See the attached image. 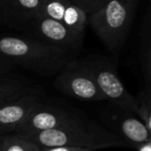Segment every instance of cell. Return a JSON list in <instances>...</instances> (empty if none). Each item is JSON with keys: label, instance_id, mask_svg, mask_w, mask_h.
I'll return each instance as SVG.
<instances>
[{"label": "cell", "instance_id": "6da1fadb", "mask_svg": "<svg viewBox=\"0 0 151 151\" xmlns=\"http://www.w3.org/2000/svg\"><path fill=\"white\" fill-rule=\"evenodd\" d=\"M0 55L16 66L50 77L77 58L67 51L30 36L0 35Z\"/></svg>", "mask_w": 151, "mask_h": 151}, {"label": "cell", "instance_id": "7a4b0ae2", "mask_svg": "<svg viewBox=\"0 0 151 151\" xmlns=\"http://www.w3.org/2000/svg\"><path fill=\"white\" fill-rule=\"evenodd\" d=\"M35 143L40 148L59 146L83 147L99 150L112 147H128L126 143L92 120L78 125L19 134Z\"/></svg>", "mask_w": 151, "mask_h": 151}, {"label": "cell", "instance_id": "3957f363", "mask_svg": "<svg viewBox=\"0 0 151 151\" xmlns=\"http://www.w3.org/2000/svg\"><path fill=\"white\" fill-rule=\"evenodd\" d=\"M139 0H108L87 17L97 37L114 54H118L129 34L136 17Z\"/></svg>", "mask_w": 151, "mask_h": 151}, {"label": "cell", "instance_id": "277c9868", "mask_svg": "<svg viewBox=\"0 0 151 151\" xmlns=\"http://www.w3.org/2000/svg\"><path fill=\"white\" fill-rule=\"evenodd\" d=\"M90 71L99 90L109 104L129 111L137 115V101L120 80L116 63L104 55H89L82 58Z\"/></svg>", "mask_w": 151, "mask_h": 151}, {"label": "cell", "instance_id": "5b68a950", "mask_svg": "<svg viewBox=\"0 0 151 151\" xmlns=\"http://www.w3.org/2000/svg\"><path fill=\"white\" fill-rule=\"evenodd\" d=\"M88 120L90 119L73 107L46 99L32 111L24 123L14 134H25L68 127L85 123Z\"/></svg>", "mask_w": 151, "mask_h": 151}, {"label": "cell", "instance_id": "8992f818", "mask_svg": "<svg viewBox=\"0 0 151 151\" xmlns=\"http://www.w3.org/2000/svg\"><path fill=\"white\" fill-rule=\"evenodd\" d=\"M54 86L61 93L83 101H105L82 58H75L57 73Z\"/></svg>", "mask_w": 151, "mask_h": 151}, {"label": "cell", "instance_id": "52a82bcc", "mask_svg": "<svg viewBox=\"0 0 151 151\" xmlns=\"http://www.w3.org/2000/svg\"><path fill=\"white\" fill-rule=\"evenodd\" d=\"M103 126L113 132L130 148L150 142L151 132L136 114L108 104L99 113Z\"/></svg>", "mask_w": 151, "mask_h": 151}, {"label": "cell", "instance_id": "ba28073f", "mask_svg": "<svg viewBox=\"0 0 151 151\" xmlns=\"http://www.w3.org/2000/svg\"><path fill=\"white\" fill-rule=\"evenodd\" d=\"M27 31L31 32L36 40L63 49L75 57L82 50L85 36V32L73 30L42 15H38L30 22Z\"/></svg>", "mask_w": 151, "mask_h": 151}, {"label": "cell", "instance_id": "9c48e42d", "mask_svg": "<svg viewBox=\"0 0 151 151\" xmlns=\"http://www.w3.org/2000/svg\"><path fill=\"white\" fill-rule=\"evenodd\" d=\"M46 99L40 86L31 85L22 94L0 103V130L3 134L15 132Z\"/></svg>", "mask_w": 151, "mask_h": 151}, {"label": "cell", "instance_id": "30bf717a", "mask_svg": "<svg viewBox=\"0 0 151 151\" xmlns=\"http://www.w3.org/2000/svg\"><path fill=\"white\" fill-rule=\"evenodd\" d=\"M40 15L80 32H85L87 26L88 16L70 0H42Z\"/></svg>", "mask_w": 151, "mask_h": 151}, {"label": "cell", "instance_id": "8fae6325", "mask_svg": "<svg viewBox=\"0 0 151 151\" xmlns=\"http://www.w3.org/2000/svg\"><path fill=\"white\" fill-rule=\"evenodd\" d=\"M42 0H0L1 23L27 30L30 22L40 13Z\"/></svg>", "mask_w": 151, "mask_h": 151}, {"label": "cell", "instance_id": "7c38bea8", "mask_svg": "<svg viewBox=\"0 0 151 151\" xmlns=\"http://www.w3.org/2000/svg\"><path fill=\"white\" fill-rule=\"evenodd\" d=\"M140 62L145 85H151V15L149 7L141 29Z\"/></svg>", "mask_w": 151, "mask_h": 151}, {"label": "cell", "instance_id": "4fadbf2b", "mask_svg": "<svg viewBox=\"0 0 151 151\" xmlns=\"http://www.w3.org/2000/svg\"><path fill=\"white\" fill-rule=\"evenodd\" d=\"M31 86L28 79L13 73L0 75V103L14 99L27 91Z\"/></svg>", "mask_w": 151, "mask_h": 151}, {"label": "cell", "instance_id": "5bb4252c", "mask_svg": "<svg viewBox=\"0 0 151 151\" xmlns=\"http://www.w3.org/2000/svg\"><path fill=\"white\" fill-rule=\"evenodd\" d=\"M137 101V116L151 132V85H144V88L138 93Z\"/></svg>", "mask_w": 151, "mask_h": 151}, {"label": "cell", "instance_id": "9a60e30c", "mask_svg": "<svg viewBox=\"0 0 151 151\" xmlns=\"http://www.w3.org/2000/svg\"><path fill=\"white\" fill-rule=\"evenodd\" d=\"M40 149L32 141L14 132L3 137V151H40Z\"/></svg>", "mask_w": 151, "mask_h": 151}, {"label": "cell", "instance_id": "2e32d148", "mask_svg": "<svg viewBox=\"0 0 151 151\" xmlns=\"http://www.w3.org/2000/svg\"><path fill=\"white\" fill-rule=\"evenodd\" d=\"M70 1L81 11L84 12L87 16H89L99 11L108 0H70Z\"/></svg>", "mask_w": 151, "mask_h": 151}, {"label": "cell", "instance_id": "e0dca14e", "mask_svg": "<svg viewBox=\"0 0 151 151\" xmlns=\"http://www.w3.org/2000/svg\"><path fill=\"white\" fill-rule=\"evenodd\" d=\"M16 68H17V66L11 60L0 55V75L14 73Z\"/></svg>", "mask_w": 151, "mask_h": 151}, {"label": "cell", "instance_id": "ac0fdd59", "mask_svg": "<svg viewBox=\"0 0 151 151\" xmlns=\"http://www.w3.org/2000/svg\"><path fill=\"white\" fill-rule=\"evenodd\" d=\"M40 151H93L89 148L83 147H70V146H59V147H49V148H42Z\"/></svg>", "mask_w": 151, "mask_h": 151}, {"label": "cell", "instance_id": "d6986e66", "mask_svg": "<svg viewBox=\"0 0 151 151\" xmlns=\"http://www.w3.org/2000/svg\"><path fill=\"white\" fill-rule=\"evenodd\" d=\"M136 149H137V151H151V141L140 145V146L137 147Z\"/></svg>", "mask_w": 151, "mask_h": 151}, {"label": "cell", "instance_id": "ffe728a7", "mask_svg": "<svg viewBox=\"0 0 151 151\" xmlns=\"http://www.w3.org/2000/svg\"><path fill=\"white\" fill-rule=\"evenodd\" d=\"M5 134H0V151H3V137Z\"/></svg>", "mask_w": 151, "mask_h": 151}, {"label": "cell", "instance_id": "44dd1931", "mask_svg": "<svg viewBox=\"0 0 151 151\" xmlns=\"http://www.w3.org/2000/svg\"><path fill=\"white\" fill-rule=\"evenodd\" d=\"M0 24H2V23H1V18H0Z\"/></svg>", "mask_w": 151, "mask_h": 151}, {"label": "cell", "instance_id": "7402d4cb", "mask_svg": "<svg viewBox=\"0 0 151 151\" xmlns=\"http://www.w3.org/2000/svg\"><path fill=\"white\" fill-rule=\"evenodd\" d=\"M0 134H3V132H1V130H0Z\"/></svg>", "mask_w": 151, "mask_h": 151}, {"label": "cell", "instance_id": "603a6c76", "mask_svg": "<svg viewBox=\"0 0 151 151\" xmlns=\"http://www.w3.org/2000/svg\"><path fill=\"white\" fill-rule=\"evenodd\" d=\"M40 150H42V149H40Z\"/></svg>", "mask_w": 151, "mask_h": 151}]
</instances>
